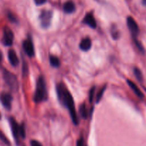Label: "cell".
Listing matches in <instances>:
<instances>
[{
	"instance_id": "7",
	"label": "cell",
	"mask_w": 146,
	"mask_h": 146,
	"mask_svg": "<svg viewBox=\"0 0 146 146\" xmlns=\"http://www.w3.org/2000/svg\"><path fill=\"white\" fill-rule=\"evenodd\" d=\"M23 48H24L26 54L29 57H33L34 55V45H33V43L31 40L27 39L25 41L23 42Z\"/></svg>"
},
{
	"instance_id": "1",
	"label": "cell",
	"mask_w": 146,
	"mask_h": 146,
	"mask_svg": "<svg viewBox=\"0 0 146 146\" xmlns=\"http://www.w3.org/2000/svg\"><path fill=\"white\" fill-rule=\"evenodd\" d=\"M56 91L60 102L68 109L73 123L76 125H78V123H79V120H78V117L77 116L76 111L74 99L71 96V93L68 92V89L66 87L64 83L62 82H60L57 84Z\"/></svg>"
},
{
	"instance_id": "27",
	"label": "cell",
	"mask_w": 146,
	"mask_h": 146,
	"mask_svg": "<svg viewBox=\"0 0 146 146\" xmlns=\"http://www.w3.org/2000/svg\"><path fill=\"white\" fill-rule=\"evenodd\" d=\"M77 146H84V140H83L82 138L79 139V140L77 141Z\"/></svg>"
},
{
	"instance_id": "8",
	"label": "cell",
	"mask_w": 146,
	"mask_h": 146,
	"mask_svg": "<svg viewBox=\"0 0 146 146\" xmlns=\"http://www.w3.org/2000/svg\"><path fill=\"white\" fill-rule=\"evenodd\" d=\"M10 121V125H11V130H12L13 135H14L15 140L17 141V143H19V125L17 123V122L14 120L13 117H11L9 119Z\"/></svg>"
},
{
	"instance_id": "25",
	"label": "cell",
	"mask_w": 146,
	"mask_h": 146,
	"mask_svg": "<svg viewBox=\"0 0 146 146\" xmlns=\"http://www.w3.org/2000/svg\"><path fill=\"white\" fill-rule=\"evenodd\" d=\"M31 146H43L41 143L37 140H31Z\"/></svg>"
},
{
	"instance_id": "5",
	"label": "cell",
	"mask_w": 146,
	"mask_h": 146,
	"mask_svg": "<svg viewBox=\"0 0 146 146\" xmlns=\"http://www.w3.org/2000/svg\"><path fill=\"white\" fill-rule=\"evenodd\" d=\"M14 42V34L11 29L8 27L4 28V36H3V43L6 46L12 45Z\"/></svg>"
},
{
	"instance_id": "17",
	"label": "cell",
	"mask_w": 146,
	"mask_h": 146,
	"mask_svg": "<svg viewBox=\"0 0 146 146\" xmlns=\"http://www.w3.org/2000/svg\"><path fill=\"white\" fill-rule=\"evenodd\" d=\"M133 71H134V74H135V76L136 77V78L138 79L140 82H142L143 81V74H142V72H141V70H140L138 68H137V67H135L133 70Z\"/></svg>"
},
{
	"instance_id": "21",
	"label": "cell",
	"mask_w": 146,
	"mask_h": 146,
	"mask_svg": "<svg viewBox=\"0 0 146 146\" xmlns=\"http://www.w3.org/2000/svg\"><path fill=\"white\" fill-rule=\"evenodd\" d=\"M133 40H134V42H135V45H136L137 47H138V50H139L141 52H143V53L145 52V51H144L143 47V46H142L141 43L139 41H138V40H137L136 37H133Z\"/></svg>"
},
{
	"instance_id": "30",
	"label": "cell",
	"mask_w": 146,
	"mask_h": 146,
	"mask_svg": "<svg viewBox=\"0 0 146 146\" xmlns=\"http://www.w3.org/2000/svg\"><path fill=\"white\" fill-rule=\"evenodd\" d=\"M143 3L144 5L146 6V0H143Z\"/></svg>"
},
{
	"instance_id": "14",
	"label": "cell",
	"mask_w": 146,
	"mask_h": 146,
	"mask_svg": "<svg viewBox=\"0 0 146 146\" xmlns=\"http://www.w3.org/2000/svg\"><path fill=\"white\" fill-rule=\"evenodd\" d=\"M76 9V6L74 3L71 1H68L64 4V11L66 13L71 14V13L74 12Z\"/></svg>"
},
{
	"instance_id": "19",
	"label": "cell",
	"mask_w": 146,
	"mask_h": 146,
	"mask_svg": "<svg viewBox=\"0 0 146 146\" xmlns=\"http://www.w3.org/2000/svg\"><path fill=\"white\" fill-rule=\"evenodd\" d=\"M106 88V86L105 85L102 89H101V90H100L99 92H98V94H97V96H96V102L97 103L99 102V101L101 100V99L102 98V96H103V94H104Z\"/></svg>"
},
{
	"instance_id": "12",
	"label": "cell",
	"mask_w": 146,
	"mask_h": 146,
	"mask_svg": "<svg viewBox=\"0 0 146 146\" xmlns=\"http://www.w3.org/2000/svg\"><path fill=\"white\" fill-rule=\"evenodd\" d=\"M127 82H128L129 87H131L133 90V92H135V94H136V95L138 96L139 98H141V99L143 98V92H141V90L138 88V86H137L136 84L133 82H132L131 80H127Z\"/></svg>"
},
{
	"instance_id": "16",
	"label": "cell",
	"mask_w": 146,
	"mask_h": 146,
	"mask_svg": "<svg viewBox=\"0 0 146 146\" xmlns=\"http://www.w3.org/2000/svg\"><path fill=\"white\" fill-rule=\"evenodd\" d=\"M80 113H81V115L82 116L83 118L86 119L88 117V111H87L86 107L85 104H83L82 105H81L80 107Z\"/></svg>"
},
{
	"instance_id": "26",
	"label": "cell",
	"mask_w": 146,
	"mask_h": 146,
	"mask_svg": "<svg viewBox=\"0 0 146 146\" xmlns=\"http://www.w3.org/2000/svg\"><path fill=\"white\" fill-rule=\"evenodd\" d=\"M46 0H34V2L36 5H42L44 3H46Z\"/></svg>"
},
{
	"instance_id": "15",
	"label": "cell",
	"mask_w": 146,
	"mask_h": 146,
	"mask_svg": "<svg viewBox=\"0 0 146 146\" xmlns=\"http://www.w3.org/2000/svg\"><path fill=\"white\" fill-rule=\"evenodd\" d=\"M49 61H50V64H51V66H53V67H59L60 60L59 59H58L57 57H56V56H54V55L50 56Z\"/></svg>"
},
{
	"instance_id": "10",
	"label": "cell",
	"mask_w": 146,
	"mask_h": 146,
	"mask_svg": "<svg viewBox=\"0 0 146 146\" xmlns=\"http://www.w3.org/2000/svg\"><path fill=\"white\" fill-rule=\"evenodd\" d=\"M83 22L84 24H87L88 26H89V27H91V28H96V21L95 18H94V15H93V14L91 12L88 13L86 15L84 20H83Z\"/></svg>"
},
{
	"instance_id": "9",
	"label": "cell",
	"mask_w": 146,
	"mask_h": 146,
	"mask_svg": "<svg viewBox=\"0 0 146 146\" xmlns=\"http://www.w3.org/2000/svg\"><path fill=\"white\" fill-rule=\"evenodd\" d=\"M0 99L3 106L7 110H10L11 107V102H12V97L11 94L7 92H3L1 94Z\"/></svg>"
},
{
	"instance_id": "18",
	"label": "cell",
	"mask_w": 146,
	"mask_h": 146,
	"mask_svg": "<svg viewBox=\"0 0 146 146\" xmlns=\"http://www.w3.org/2000/svg\"><path fill=\"white\" fill-rule=\"evenodd\" d=\"M0 140H1L3 143H5L6 145H10L9 140H8V138L6 137L5 135H4L1 130H0Z\"/></svg>"
},
{
	"instance_id": "23",
	"label": "cell",
	"mask_w": 146,
	"mask_h": 146,
	"mask_svg": "<svg viewBox=\"0 0 146 146\" xmlns=\"http://www.w3.org/2000/svg\"><path fill=\"white\" fill-rule=\"evenodd\" d=\"M95 87H93L90 90L89 92V101L90 102L93 101V99H94V92H95Z\"/></svg>"
},
{
	"instance_id": "13",
	"label": "cell",
	"mask_w": 146,
	"mask_h": 146,
	"mask_svg": "<svg viewBox=\"0 0 146 146\" xmlns=\"http://www.w3.org/2000/svg\"><path fill=\"white\" fill-rule=\"evenodd\" d=\"M91 47V40L89 38L83 39L80 43V48L83 51H88Z\"/></svg>"
},
{
	"instance_id": "4",
	"label": "cell",
	"mask_w": 146,
	"mask_h": 146,
	"mask_svg": "<svg viewBox=\"0 0 146 146\" xmlns=\"http://www.w3.org/2000/svg\"><path fill=\"white\" fill-rule=\"evenodd\" d=\"M51 18H52V12L49 10H43L39 16V20L41 25L44 28H47L51 24Z\"/></svg>"
},
{
	"instance_id": "31",
	"label": "cell",
	"mask_w": 146,
	"mask_h": 146,
	"mask_svg": "<svg viewBox=\"0 0 146 146\" xmlns=\"http://www.w3.org/2000/svg\"><path fill=\"white\" fill-rule=\"evenodd\" d=\"M1 114H0V119H1Z\"/></svg>"
},
{
	"instance_id": "6",
	"label": "cell",
	"mask_w": 146,
	"mask_h": 146,
	"mask_svg": "<svg viewBox=\"0 0 146 146\" xmlns=\"http://www.w3.org/2000/svg\"><path fill=\"white\" fill-rule=\"evenodd\" d=\"M127 25L131 31L133 37H136L139 33V28L135 20L132 17H128L127 18Z\"/></svg>"
},
{
	"instance_id": "29",
	"label": "cell",
	"mask_w": 146,
	"mask_h": 146,
	"mask_svg": "<svg viewBox=\"0 0 146 146\" xmlns=\"http://www.w3.org/2000/svg\"><path fill=\"white\" fill-rule=\"evenodd\" d=\"M2 58H3V55H2V53H1V52L0 51V63H1V60H2Z\"/></svg>"
},
{
	"instance_id": "2",
	"label": "cell",
	"mask_w": 146,
	"mask_h": 146,
	"mask_svg": "<svg viewBox=\"0 0 146 146\" xmlns=\"http://www.w3.org/2000/svg\"><path fill=\"white\" fill-rule=\"evenodd\" d=\"M47 98L46 87L44 78L41 76L38 78L36 83V88L34 95V100L35 102L38 103L44 101Z\"/></svg>"
},
{
	"instance_id": "11",
	"label": "cell",
	"mask_w": 146,
	"mask_h": 146,
	"mask_svg": "<svg viewBox=\"0 0 146 146\" xmlns=\"http://www.w3.org/2000/svg\"><path fill=\"white\" fill-rule=\"evenodd\" d=\"M8 58L9 62L12 66H17L19 64V59L14 50H10L8 52Z\"/></svg>"
},
{
	"instance_id": "22",
	"label": "cell",
	"mask_w": 146,
	"mask_h": 146,
	"mask_svg": "<svg viewBox=\"0 0 146 146\" xmlns=\"http://www.w3.org/2000/svg\"><path fill=\"white\" fill-rule=\"evenodd\" d=\"M111 34H112V37H113L114 40H117V39L118 38V34H118V31L115 28V27L112 28Z\"/></svg>"
},
{
	"instance_id": "24",
	"label": "cell",
	"mask_w": 146,
	"mask_h": 146,
	"mask_svg": "<svg viewBox=\"0 0 146 146\" xmlns=\"http://www.w3.org/2000/svg\"><path fill=\"white\" fill-rule=\"evenodd\" d=\"M8 17H9V19L12 21V22H17V19H16L15 16L13 15L11 13H9Z\"/></svg>"
},
{
	"instance_id": "28",
	"label": "cell",
	"mask_w": 146,
	"mask_h": 146,
	"mask_svg": "<svg viewBox=\"0 0 146 146\" xmlns=\"http://www.w3.org/2000/svg\"><path fill=\"white\" fill-rule=\"evenodd\" d=\"M27 70H28V66L24 64V66H23V72H24V74H27Z\"/></svg>"
},
{
	"instance_id": "20",
	"label": "cell",
	"mask_w": 146,
	"mask_h": 146,
	"mask_svg": "<svg viewBox=\"0 0 146 146\" xmlns=\"http://www.w3.org/2000/svg\"><path fill=\"white\" fill-rule=\"evenodd\" d=\"M19 136L21 138H25L26 132L24 124H21V125H19Z\"/></svg>"
},
{
	"instance_id": "3",
	"label": "cell",
	"mask_w": 146,
	"mask_h": 146,
	"mask_svg": "<svg viewBox=\"0 0 146 146\" xmlns=\"http://www.w3.org/2000/svg\"><path fill=\"white\" fill-rule=\"evenodd\" d=\"M3 76H4V81L8 84L10 89L12 91H17L19 87V83L15 74H14L11 72L8 71V70H4L3 72Z\"/></svg>"
}]
</instances>
